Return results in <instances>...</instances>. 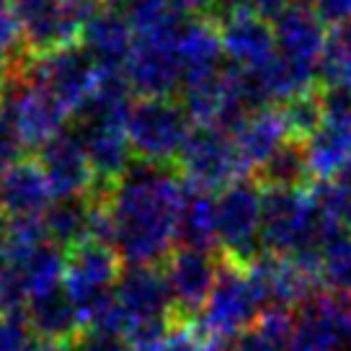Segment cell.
Segmentation results:
<instances>
[{
  "label": "cell",
  "instance_id": "obj_1",
  "mask_svg": "<svg viewBox=\"0 0 351 351\" xmlns=\"http://www.w3.org/2000/svg\"><path fill=\"white\" fill-rule=\"evenodd\" d=\"M186 184L173 165L137 160L114 186L109 202L114 251L124 266H158L176 248Z\"/></svg>",
  "mask_w": 351,
  "mask_h": 351
},
{
  "label": "cell",
  "instance_id": "obj_2",
  "mask_svg": "<svg viewBox=\"0 0 351 351\" xmlns=\"http://www.w3.org/2000/svg\"><path fill=\"white\" fill-rule=\"evenodd\" d=\"M263 300L248 269H243L230 258L219 256L217 282L209 295L207 305L202 307L194 320H189L194 330L212 346L232 341L248 330L258 320Z\"/></svg>",
  "mask_w": 351,
  "mask_h": 351
},
{
  "label": "cell",
  "instance_id": "obj_3",
  "mask_svg": "<svg viewBox=\"0 0 351 351\" xmlns=\"http://www.w3.org/2000/svg\"><path fill=\"white\" fill-rule=\"evenodd\" d=\"M261 207L263 186L253 178H238L217 194V235L219 253L232 263L248 269L261 258Z\"/></svg>",
  "mask_w": 351,
  "mask_h": 351
},
{
  "label": "cell",
  "instance_id": "obj_4",
  "mask_svg": "<svg viewBox=\"0 0 351 351\" xmlns=\"http://www.w3.org/2000/svg\"><path fill=\"white\" fill-rule=\"evenodd\" d=\"M191 134V119L181 101L140 99L127 117V137L137 160L173 165Z\"/></svg>",
  "mask_w": 351,
  "mask_h": 351
},
{
  "label": "cell",
  "instance_id": "obj_5",
  "mask_svg": "<svg viewBox=\"0 0 351 351\" xmlns=\"http://www.w3.org/2000/svg\"><path fill=\"white\" fill-rule=\"evenodd\" d=\"M101 5V0H13L23 49L39 57L77 44L86 21Z\"/></svg>",
  "mask_w": 351,
  "mask_h": 351
},
{
  "label": "cell",
  "instance_id": "obj_6",
  "mask_svg": "<svg viewBox=\"0 0 351 351\" xmlns=\"http://www.w3.org/2000/svg\"><path fill=\"white\" fill-rule=\"evenodd\" d=\"M11 70H19L36 86L49 90L70 114H75L101 83V67L83 49V44H70L39 57L26 52Z\"/></svg>",
  "mask_w": 351,
  "mask_h": 351
},
{
  "label": "cell",
  "instance_id": "obj_7",
  "mask_svg": "<svg viewBox=\"0 0 351 351\" xmlns=\"http://www.w3.org/2000/svg\"><path fill=\"white\" fill-rule=\"evenodd\" d=\"M0 80H3L0 111L13 127V132L19 134L26 150L36 153L44 143H49L55 134L65 130L70 111L49 90L36 86L19 70L5 73Z\"/></svg>",
  "mask_w": 351,
  "mask_h": 351
},
{
  "label": "cell",
  "instance_id": "obj_8",
  "mask_svg": "<svg viewBox=\"0 0 351 351\" xmlns=\"http://www.w3.org/2000/svg\"><path fill=\"white\" fill-rule=\"evenodd\" d=\"M176 173L186 186L202 191H222L225 186L245 178L248 171L243 168L232 134L217 127H197L191 130L186 145L176 158Z\"/></svg>",
  "mask_w": 351,
  "mask_h": 351
},
{
  "label": "cell",
  "instance_id": "obj_9",
  "mask_svg": "<svg viewBox=\"0 0 351 351\" xmlns=\"http://www.w3.org/2000/svg\"><path fill=\"white\" fill-rule=\"evenodd\" d=\"M209 19L217 23L222 52L230 65L258 70L276 55L274 23L256 11L248 0H219Z\"/></svg>",
  "mask_w": 351,
  "mask_h": 351
},
{
  "label": "cell",
  "instance_id": "obj_10",
  "mask_svg": "<svg viewBox=\"0 0 351 351\" xmlns=\"http://www.w3.org/2000/svg\"><path fill=\"white\" fill-rule=\"evenodd\" d=\"M287 351H351V297L315 289L295 310Z\"/></svg>",
  "mask_w": 351,
  "mask_h": 351
},
{
  "label": "cell",
  "instance_id": "obj_11",
  "mask_svg": "<svg viewBox=\"0 0 351 351\" xmlns=\"http://www.w3.org/2000/svg\"><path fill=\"white\" fill-rule=\"evenodd\" d=\"M219 256L222 253L194 251V248L176 245L173 251L168 253V258L160 263L171 297H173L176 313L184 323L197 318L202 307L207 305L215 282H217Z\"/></svg>",
  "mask_w": 351,
  "mask_h": 351
},
{
  "label": "cell",
  "instance_id": "obj_12",
  "mask_svg": "<svg viewBox=\"0 0 351 351\" xmlns=\"http://www.w3.org/2000/svg\"><path fill=\"white\" fill-rule=\"evenodd\" d=\"M124 75L134 93L143 99H171L181 90L184 65L176 55L171 36L165 39H137Z\"/></svg>",
  "mask_w": 351,
  "mask_h": 351
},
{
  "label": "cell",
  "instance_id": "obj_13",
  "mask_svg": "<svg viewBox=\"0 0 351 351\" xmlns=\"http://www.w3.org/2000/svg\"><path fill=\"white\" fill-rule=\"evenodd\" d=\"M36 163L47 176L55 199L83 197L90 191L96 178L86 147L70 127H65L36 150Z\"/></svg>",
  "mask_w": 351,
  "mask_h": 351
},
{
  "label": "cell",
  "instance_id": "obj_14",
  "mask_svg": "<svg viewBox=\"0 0 351 351\" xmlns=\"http://www.w3.org/2000/svg\"><path fill=\"white\" fill-rule=\"evenodd\" d=\"M117 300L127 320H184L178 318L173 297L160 266H124L117 282Z\"/></svg>",
  "mask_w": 351,
  "mask_h": 351
},
{
  "label": "cell",
  "instance_id": "obj_15",
  "mask_svg": "<svg viewBox=\"0 0 351 351\" xmlns=\"http://www.w3.org/2000/svg\"><path fill=\"white\" fill-rule=\"evenodd\" d=\"M80 44L96 60L101 73H121L137 44V34L119 5H101L83 26Z\"/></svg>",
  "mask_w": 351,
  "mask_h": 351
},
{
  "label": "cell",
  "instance_id": "obj_16",
  "mask_svg": "<svg viewBox=\"0 0 351 351\" xmlns=\"http://www.w3.org/2000/svg\"><path fill=\"white\" fill-rule=\"evenodd\" d=\"M52 199V186L36 158H21L0 173V215L8 222L44 217Z\"/></svg>",
  "mask_w": 351,
  "mask_h": 351
},
{
  "label": "cell",
  "instance_id": "obj_17",
  "mask_svg": "<svg viewBox=\"0 0 351 351\" xmlns=\"http://www.w3.org/2000/svg\"><path fill=\"white\" fill-rule=\"evenodd\" d=\"M248 271L261 292L263 307L297 310L320 285L295 258L274 256V253H263L253 266H248Z\"/></svg>",
  "mask_w": 351,
  "mask_h": 351
},
{
  "label": "cell",
  "instance_id": "obj_18",
  "mask_svg": "<svg viewBox=\"0 0 351 351\" xmlns=\"http://www.w3.org/2000/svg\"><path fill=\"white\" fill-rule=\"evenodd\" d=\"M274 36L279 55L318 67L328 42V26L310 3H292L274 19Z\"/></svg>",
  "mask_w": 351,
  "mask_h": 351
},
{
  "label": "cell",
  "instance_id": "obj_19",
  "mask_svg": "<svg viewBox=\"0 0 351 351\" xmlns=\"http://www.w3.org/2000/svg\"><path fill=\"white\" fill-rule=\"evenodd\" d=\"M23 318L36 339L60 341V343L73 341L77 330L83 328L80 310H77L73 295L67 292L65 282L34 295L23 310Z\"/></svg>",
  "mask_w": 351,
  "mask_h": 351
},
{
  "label": "cell",
  "instance_id": "obj_20",
  "mask_svg": "<svg viewBox=\"0 0 351 351\" xmlns=\"http://www.w3.org/2000/svg\"><path fill=\"white\" fill-rule=\"evenodd\" d=\"M287 140H289V134H287V127L276 106L251 114L238 130L232 132V143H235L238 158H241L243 168L248 171V176L256 173Z\"/></svg>",
  "mask_w": 351,
  "mask_h": 351
},
{
  "label": "cell",
  "instance_id": "obj_21",
  "mask_svg": "<svg viewBox=\"0 0 351 351\" xmlns=\"http://www.w3.org/2000/svg\"><path fill=\"white\" fill-rule=\"evenodd\" d=\"M176 245L219 253L217 197H212V191L186 186V197H184V204L178 212V225H176Z\"/></svg>",
  "mask_w": 351,
  "mask_h": 351
},
{
  "label": "cell",
  "instance_id": "obj_22",
  "mask_svg": "<svg viewBox=\"0 0 351 351\" xmlns=\"http://www.w3.org/2000/svg\"><path fill=\"white\" fill-rule=\"evenodd\" d=\"M310 173L315 178H336L351 158V117L349 119H326L305 143Z\"/></svg>",
  "mask_w": 351,
  "mask_h": 351
},
{
  "label": "cell",
  "instance_id": "obj_23",
  "mask_svg": "<svg viewBox=\"0 0 351 351\" xmlns=\"http://www.w3.org/2000/svg\"><path fill=\"white\" fill-rule=\"evenodd\" d=\"M93 199L83 197H62L55 199L49 209L44 212V230L47 238L60 245L62 251H70L73 245L90 241V225H93Z\"/></svg>",
  "mask_w": 351,
  "mask_h": 351
},
{
  "label": "cell",
  "instance_id": "obj_24",
  "mask_svg": "<svg viewBox=\"0 0 351 351\" xmlns=\"http://www.w3.org/2000/svg\"><path fill=\"white\" fill-rule=\"evenodd\" d=\"M305 143L287 140L266 163L253 173L263 189H302L310 178Z\"/></svg>",
  "mask_w": 351,
  "mask_h": 351
},
{
  "label": "cell",
  "instance_id": "obj_25",
  "mask_svg": "<svg viewBox=\"0 0 351 351\" xmlns=\"http://www.w3.org/2000/svg\"><path fill=\"white\" fill-rule=\"evenodd\" d=\"M121 8L137 39H165L184 19V13L176 11L168 0H124Z\"/></svg>",
  "mask_w": 351,
  "mask_h": 351
},
{
  "label": "cell",
  "instance_id": "obj_26",
  "mask_svg": "<svg viewBox=\"0 0 351 351\" xmlns=\"http://www.w3.org/2000/svg\"><path fill=\"white\" fill-rule=\"evenodd\" d=\"M276 109L282 114V121H285L289 140H300V143H307V140L323 127V121H326L320 86L282 101Z\"/></svg>",
  "mask_w": 351,
  "mask_h": 351
},
{
  "label": "cell",
  "instance_id": "obj_27",
  "mask_svg": "<svg viewBox=\"0 0 351 351\" xmlns=\"http://www.w3.org/2000/svg\"><path fill=\"white\" fill-rule=\"evenodd\" d=\"M310 199L323 217L339 230H351V184L343 178H318L310 186Z\"/></svg>",
  "mask_w": 351,
  "mask_h": 351
},
{
  "label": "cell",
  "instance_id": "obj_28",
  "mask_svg": "<svg viewBox=\"0 0 351 351\" xmlns=\"http://www.w3.org/2000/svg\"><path fill=\"white\" fill-rule=\"evenodd\" d=\"M318 75L320 86H351V23L336 26L328 34Z\"/></svg>",
  "mask_w": 351,
  "mask_h": 351
},
{
  "label": "cell",
  "instance_id": "obj_29",
  "mask_svg": "<svg viewBox=\"0 0 351 351\" xmlns=\"http://www.w3.org/2000/svg\"><path fill=\"white\" fill-rule=\"evenodd\" d=\"M320 282L326 289L351 297V235L339 232L323 248L320 256Z\"/></svg>",
  "mask_w": 351,
  "mask_h": 351
},
{
  "label": "cell",
  "instance_id": "obj_30",
  "mask_svg": "<svg viewBox=\"0 0 351 351\" xmlns=\"http://www.w3.org/2000/svg\"><path fill=\"white\" fill-rule=\"evenodd\" d=\"M67 351H134L127 333L99 326H83L73 341H67Z\"/></svg>",
  "mask_w": 351,
  "mask_h": 351
},
{
  "label": "cell",
  "instance_id": "obj_31",
  "mask_svg": "<svg viewBox=\"0 0 351 351\" xmlns=\"http://www.w3.org/2000/svg\"><path fill=\"white\" fill-rule=\"evenodd\" d=\"M34 341L23 313H0V351H29Z\"/></svg>",
  "mask_w": 351,
  "mask_h": 351
},
{
  "label": "cell",
  "instance_id": "obj_32",
  "mask_svg": "<svg viewBox=\"0 0 351 351\" xmlns=\"http://www.w3.org/2000/svg\"><path fill=\"white\" fill-rule=\"evenodd\" d=\"M160 351H215V346L202 339L191 323H178Z\"/></svg>",
  "mask_w": 351,
  "mask_h": 351
},
{
  "label": "cell",
  "instance_id": "obj_33",
  "mask_svg": "<svg viewBox=\"0 0 351 351\" xmlns=\"http://www.w3.org/2000/svg\"><path fill=\"white\" fill-rule=\"evenodd\" d=\"M215 351H282V349L266 339L261 330H256L251 326V328L243 330L241 336H235L232 341L217 343V346H215Z\"/></svg>",
  "mask_w": 351,
  "mask_h": 351
},
{
  "label": "cell",
  "instance_id": "obj_34",
  "mask_svg": "<svg viewBox=\"0 0 351 351\" xmlns=\"http://www.w3.org/2000/svg\"><path fill=\"white\" fill-rule=\"evenodd\" d=\"M26 150L23 143L19 140V134L13 132V127L8 124V119L0 111V173L5 168H11L16 160H21V153Z\"/></svg>",
  "mask_w": 351,
  "mask_h": 351
},
{
  "label": "cell",
  "instance_id": "obj_35",
  "mask_svg": "<svg viewBox=\"0 0 351 351\" xmlns=\"http://www.w3.org/2000/svg\"><path fill=\"white\" fill-rule=\"evenodd\" d=\"M0 42L5 47H11L13 52H21V26L16 19V8H13V0H0Z\"/></svg>",
  "mask_w": 351,
  "mask_h": 351
},
{
  "label": "cell",
  "instance_id": "obj_36",
  "mask_svg": "<svg viewBox=\"0 0 351 351\" xmlns=\"http://www.w3.org/2000/svg\"><path fill=\"white\" fill-rule=\"evenodd\" d=\"M313 8L326 26H343L351 23V0H313Z\"/></svg>",
  "mask_w": 351,
  "mask_h": 351
},
{
  "label": "cell",
  "instance_id": "obj_37",
  "mask_svg": "<svg viewBox=\"0 0 351 351\" xmlns=\"http://www.w3.org/2000/svg\"><path fill=\"white\" fill-rule=\"evenodd\" d=\"M168 3L184 16H212L219 0H168Z\"/></svg>",
  "mask_w": 351,
  "mask_h": 351
},
{
  "label": "cell",
  "instance_id": "obj_38",
  "mask_svg": "<svg viewBox=\"0 0 351 351\" xmlns=\"http://www.w3.org/2000/svg\"><path fill=\"white\" fill-rule=\"evenodd\" d=\"M248 3H251L261 16H266V19L271 21V19H276L279 13L285 11L287 5H292V3H313V0H248Z\"/></svg>",
  "mask_w": 351,
  "mask_h": 351
},
{
  "label": "cell",
  "instance_id": "obj_39",
  "mask_svg": "<svg viewBox=\"0 0 351 351\" xmlns=\"http://www.w3.org/2000/svg\"><path fill=\"white\" fill-rule=\"evenodd\" d=\"M29 351H67V343H60V341H47V339H36L32 343Z\"/></svg>",
  "mask_w": 351,
  "mask_h": 351
},
{
  "label": "cell",
  "instance_id": "obj_40",
  "mask_svg": "<svg viewBox=\"0 0 351 351\" xmlns=\"http://www.w3.org/2000/svg\"><path fill=\"white\" fill-rule=\"evenodd\" d=\"M8 248V219L0 215V256Z\"/></svg>",
  "mask_w": 351,
  "mask_h": 351
},
{
  "label": "cell",
  "instance_id": "obj_41",
  "mask_svg": "<svg viewBox=\"0 0 351 351\" xmlns=\"http://www.w3.org/2000/svg\"><path fill=\"white\" fill-rule=\"evenodd\" d=\"M341 178H343V181H349V184H351V158H349V163L343 165V171H341Z\"/></svg>",
  "mask_w": 351,
  "mask_h": 351
},
{
  "label": "cell",
  "instance_id": "obj_42",
  "mask_svg": "<svg viewBox=\"0 0 351 351\" xmlns=\"http://www.w3.org/2000/svg\"><path fill=\"white\" fill-rule=\"evenodd\" d=\"M104 5H114V3H124V0H101Z\"/></svg>",
  "mask_w": 351,
  "mask_h": 351
},
{
  "label": "cell",
  "instance_id": "obj_43",
  "mask_svg": "<svg viewBox=\"0 0 351 351\" xmlns=\"http://www.w3.org/2000/svg\"><path fill=\"white\" fill-rule=\"evenodd\" d=\"M0 104H3V80H0Z\"/></svg>",
  "mask_w": 351,
  "mask_h": 351
}]
</instances>
